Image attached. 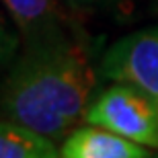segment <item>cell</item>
I'll return each instance as SVG.
<instances>
[{"label": "cell", "instance_id": "1", "mask_svg": "<svg viewBox=\"0 0 158 158\" xmlns=\"http://www.w3.org/2000/svg\"><path fill=\"white\" fill-rule=\"evenodd\" d=\"M94 70L80 45L64 35L27 43L0 90V113L58 140L84 119Z\"/></svg>", "mask_w": 158, "mask_h": 158}, {"label": "cell", "instance_id": "2", "mask_svg": "<svg viewBox=\"0 0 158 158\" xmlns=\"http://www.w3.org/2000/svg\"><path fill=\"white\" fill-rule=\"evenodd\" d=\"M84 121L131 142L158 148V107L140 88L117 82L88 105Z\"/></svg>", "mask_w": 158, "mask_h": 158}, {"label": "cell", "instance_id": "3", "mask_svg": "<svg viewBox=\"0 0 158 158\" xmlns=\"http://www.w3.org/2000/svg\"><path fill=\"white\" fill-rule=\"evenodd\" d=\"M101 74L140 88L158 107V27L117 39L101 60Z\"/></svg>", "mask_w": 158, "mask_h": 158}, {"label": "cell", "instance_id": "4", "mask_svg": "<svg viewBox=\"0 0 158 158\" xmlns=\"http://www.w3.org/2000/svg\"><path fill=\"white\" fill-rule=\"evenodd\" d=\"M150 152L138 142H131L103 127L74 129L64 140L60 158H148Z\"/></svg>", "mask_w": 158, "mask_h": 158}, {"label": "cell", "instance_id": "5", "mask_svg": "<svg viewBox=\"0 0 158 158\" xmlns=\"http://www.w3.org/2000/svg\"><path fill=\"white\" fill-rule=\"evenodd\" d=\"M4 6L8 8L27 43H37L62 35L56 23L53 0H4Z\"/></svg>", "mask_w": 158, "mask_h": 158}, {"label": "cell", "instance_id": "6", "mask_svg": "<svg viewBox=\"0 0 158 158\" xmlns=\"http://www.w3.org/2000/svg\"><path fill=\"white\" fill-rule=\"evenodd\" d=\"M0 158H60L53 140L17 121H0Z\"/></svg>", "mask_w": 158, "mask_h": 158}, {"label": "cell", "instance_id": "7", "mask_svg": "<svg viewBox=\"0 0 158 158\" xmlns=\"http://www.w3.org/2000/svg\"><path fill=\"white\" fill-rule=\"evenodd\" d=\"M17 45H19L17 35H15L12 31L6 29V25L0 21V66L6 64V62L15 56Z\"/></svg>", "mask_w": 158, "mask_h": 158}, {"label": "cell", "instance_id": "8", "mask_svg": "<svg viewBox=\"0 0 158 158\" xmlns=\"http://www.w3.org/2000/svg\"><path fill=\"white\" fill-rule=\"evenodd\" d=\"M66 4L74 6V8H86V6H94V4H103L105 0H64Z\"/></svg>", "mask_w": 158, "mask_h": 158}, {"label": "cell", "instance_id": "9", "mask_svg": "<svg viewBox=\"0 0 158 158\" xmlns=\"http://www.w3.org/2000/svg\"><path fill=\"white\" fill-rule=\"evenodd\" d=\"M148 158H158V156H148Z\"/></svg>", "mask_w": 158, "mask_h": 158}]
</instances>
